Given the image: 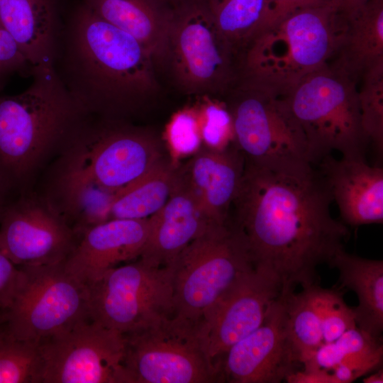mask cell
Instances as JSON below:
<instances>
[{"mask_svg": "<svg viewBox=\"0 0 383 383\" xmlns=\"http://www.w3.org/2000/svg\"><path fill=\"white\" fill-rule=\"evenodd\" d=\"M330 191L311 165L287 168L245 163L233 203V225L255 268L272 274L282 291L316 284V268L328 263L349 237L331 213Z\"/></svg>", "mask_w": 383, "mask_h": 383, "instance_id": "6da1fadb", "label": "cell"}, {"mask_svg": "<svg viewBox=\"0 0 383 383\" xmlns=\"http://www.w3.org/2000/svg\"><path fill=\"white\" fill-rule=\"evenodd\" d=\"M65 61L62 81L90 116L122 120L157 88L148 50L86 5L72 21Z\"/></svg>", "mask_w": 383, "mask_h": 383, "instance_id": "7a4b0ae2", "label": "cell"}, {"mask_svg": "<svg viewBox=\"0 0 383 383\" xmlns=\"http://www.w3.org/2000/svg\"><path fill=\"white\" fill-rule=\"evenodd\" d=\"M31 72L25 91L0 96V181L15 196L32 191L37 174L88 115L54 68Z\"/></svg>", "mask_w": 383, "mask_h": 383, "instance_id": "3957f363", "label": "cell"}, {"mask_svg": "<svg viewBox=\"0 0 383 383\" xmlns=\"http://www.w3.org/2000/svg\"><path fill=\"white\" fill-rule=\"evenodd\" d=\"M345 14L322 1L298 9L257 33L241 57V77L285 94L329 63L346 28Z\"/></svg>", "mask_w": 383, "mask_h": 383, "instance_id": "277c9868", "label": "cell"}, {"mask_svg": "<svg viewBox=\"0 0 383 383\" xmlns=\"http://www.w3.org/2000/svg\"><path fill=\"white\" fill-rule=\"evenodd\" d=\"M283 95L304 133L312 165L333 150L365 158L369 142L361 125L355 79L329 62Z\"/></svg>", "mask_w": 383, "mask_h": 383, "instance_id": "5b68a950", "label": "cell"}, {"mask_svg": "<svg viewBox=\"0 0 383 383\" xmlns=\"http://www.w3.org/2000/svg\"><path fill=\"white\" fill-rule=\"evenodd\" d=\"M166 157L160 140L150 131L87 115L55 161L116 194Z\"/></svg>", "mask_w": 383, "mask_h": 383, "instance_id": "8992f818", "label": "cell"}, {"mask_svg": "<svg viewBox=\"0 0 383 383\" xmlns=\"http://www.w3.org/2000/svg\"><path fill=\"white\" fill-rule=\"evenodd\" d=\"M233 88L227 106L235 145L245 164L271 168L311 165L304 133L283 94L243 78Z\"/></svg>", "mask_w": 383, "mask_h": 383, "instance_id": "52a82bcc", "label": "cell"}, {"mask_svg": "<svg viewBox=\"0 0 383 383\" xmlns=\"http://www.w3.org/2000/svg\"><path fill=\"white\" fill-rule=\"evenodd\" d=\"M170 267L173 314L196 323L244 273L254 267L242 233L229 221L209 226Z\"/></svg>", "mask_w": 383, "mask_h": 383, "instance_id": "ba28073f", "label": "cell"}, {"mask_svg": "<svg viewBox=\"0 0 383 383\" xmlns=\"http://www.w3.org/2000/svg\"><path fill=\"white\" fill-rule=\"evenodd\" d=\"M21 269L20 284L3 316L9 336L40 344L89 318L87 285L64 262Z\"/></svg>", "mask_w": 383, "mask_h": 383, "instance_id": "9c48e42d", "label": "cell"}, {"mask_svg": "<svg viewBox=\"0 0 383 383\" xmlns=\"http://www.w3.org/2000/svg\"><path fill=\"white\" fill-rule=\"evenodd\" d=\"M124 335L131 383L219 382L196 323L172 314Z\"/></svg>", "mask_w": 383, "mask_h": 383, "instance_id": "30bf717a", "label": "cell"}, {"mask_svg": "<svg viewBox=\"0 0 383 383\" xmlns=\"http://www.w3.org/2000/svg\"><path fill=\"white\" fill-rule=\"evenodd\" d=\"M240 54L218 28L204 1L171 12L166 56L177 84L187 94L223 93L236 79Z\"/></svg>", "mask_w": 383, "mask_h": 383, "instance_id": "8fae6325", "label": "cell"}, {"mask_svg": "<svg viewBox=\"0 0 383 383\" xmlns=\"http://www.w3.org/2000/svg\"><path fill=\"white\" fill-rule=\"evenodd\" d=\"M89 318L123 334L174 313L172 270L142 260L106 271L87 285Z\"/></svg>", "mask_w": 383, "mask_h": 383, "instance_id": "7c38bea8", "label": "cell"}, {"mask_svg": "<svg viewBox=\"0 0 383 383\" xmlns=\"http://www.w3.org/2000/svg\"><path fill=\"white\" fill-rule=\"evenodd\" d=\"M39 345L42 383H131L125 335L89 318Z\"/></svg>", "mask_w": 383, "mask_h": 383, "instance_id": "4fadbf2b", "label": "cell"}, {"mask_svg": "<svg viewBox=\"0 0 383 383\" xmlns=\"http://www.w3.org/2000/svg\"><path fill=\"white\" fill-rule=\"evenodd\" d=\"M78 237L33 191L14 197L0 216V248L18 267L62 263Z\"/></svg>", "mask_w": 383, "mask_h": 383, "instance_id": "5bb4252c", "label": "cell"}, {"mask_svg": "<svg viewBox=\"0 0 383 383\" xmlns=\"http://www.w3.org/2000/svg\"><path fill=\"white\" fill-rule=\"evenodd\" d=\"M282 291L270 272L252 268L203 315L198 328L206 352L218 370L222 356L256 330Z\"/></svg>", "mask_w": 383, "mask_h": 383, "instance_id": "9a60e30c", "label": "cell"}, {"mask_svg": "<svg viewBox=\"0 0 383 383\" xmlns=\"http://www.w3.org/2000/svg\"><path fill=\"white\" fill-rule=\"evenodd\" d=\"M302 365L288 335L282 292L263 323L234 344L218 363L219 382L279 383Z\"/></svg>", "mask_w": 383, "mask_h": 383, "instance_id": "2e32d148", "label": "cell"}, {"mask_svg": "<svg viewBox=\"0 0 383 383\" xmlns=\"http://www.w3.org/2000/svg\"><path fill=\"white\" fill-rule=\"evenodd\" d=\"M150 217L113 218L87 229L64 262L65 269L88 285L122 262L140 257Z\"/></svg>", "mask_w": 383, "mask_h": 383, "instance_id": "e0dca14e", "label": "cell"}, {"mask_svg": "<svg viewBox=\"0 0 383 383\" xmlns=\"http://www.w3.org/2000/svg\"><path fill=\"white\" fill-rule=\"evenodd\" d=\"M323 177L345 225L355 227L383 222V169L365 158L331 155L318 163Z\"/></svg>", "mask_w": 383, "mask_h": 383, "instance_id": "ac0fdd59", "label": "cell"}, {"mask_svg": "<svg viewBox=\"0 0 383 383\" xmlns=\"http://www.w3.org/2000/svg\"><path fill=\"white\" fill-rule=\"evenodd\" d=\"M213 223H216L204 213L179 167L177 182L169 199L150 216L149 235L139 257L154 266H170L187 245Z\"/></svg>", "mask_w": 383, "mask_h": 383, "instance_id": "d6986e66", "label": "cell"}, {"mask_svg": "<svg viewBox=\"0 0 383 383\" xmlns=\"http://www.w3.org/2000/svg\"><path fill=\"white\" fill-rule=\"evenodd\" d=\"M244 169V157L235 146L201 148L179 167L182 177L204 213L218 224L228 222Z\"/></svg>", "mask_w": 383, "mask_h": 383, "instance_id": "ffe728a7", "label": "cell"}, {"mask_svg": "<svg viewBox=\"0 0 383 383\" xmlns=\"http://www.w3.org/2000/svg\"><path fill=\"white\" fill-rule=\"evenodd\" d=\"M40 194L79 238L89 228L109 220L116 193L54 161Z\"/></svg>", "mask_w": 383, "mask_h": 383, "instance_id": "44dd1931", "label": "cell"}, {"mask_svg": "<svg viewBox=\"0 0 383 383\" xmlns=\"http://www.w3.org/2000/svg\"><path fill=\"white\" fill-rule=\"evenodd\" d=\"M0 22L16 42L31 72L54 68L57 24L51 0H0Z\"/></svg>", "mask_w": 383, "mask_h": 383, "instance_id": "7402d4cb", "label": "cell"}, {"mask_svg": "<svg viewBox=\"0 0 383 383\" xmlns=\"http://www.w3.org/2000/svg\"><path fill=\"white\" fill-rule=\"evenodd\" d=\"M345 16V33L330 63L359 83L366 71L383 64V0H367Z\"/></svg>", "mask_w": 383, "mask_h": 383, "instance_id": "603a6c76", "label": "cell"}, {"mask_svg": "<svg viewBox=\"0 0 383 383\" xmlns=\"http://www.w3.org/2000/svg\"><path fill=\"white\" fill-rule=\"evenodd\" d=\"M86 6L136 39L154 60L166 57L171 12L157 0H87Z\"/></svg>", "mask_w": 383, "mask_h": 383, "instance_id": "cb8c5ba5", "label": "cell"}, {"mask_svg": "<svg viewBox=\"0 0 383 383\" xmlns=\"http://www.w3.org/2000/svg\"><path fill=\"white\" fill-rule=\"evenodd\" d=\"M339 274L342 287L353 291L356 325L377 338L383 331V261L361 257L339 249L328 262Z\"/></svg>", "mask_w": 383, "mask_h": 383, "instance_id": "d4e9b609", "label": "cell"}, {"mask_svg": "<svg viewBox=\"0 0 383 383\" xmlns=\"http://www.w3.org/2000/svg\"><path fill=\"white\" fill-rule=\"evenodd\" d=\"M179 167L166 157L115 195L109 220L142 219L159 211L169 199L178 179Z\"/></svg>", "mask_w": 383, "mask_h": 383, "instance_id": "484cf974", "label": "cell"}, {"mask_svg": "<svg viewBox=\"0 0 383 383\" xmlns=\"http://www.w3.org/2000/svg\"><path fill=\"white\" fill-rule=\"evenodd\" d=\"M317 284L282 292L288 335L299 360L303 363L323 343Z\"/></svg>", "mask_w": 383, "mask_h": 383, "instance_id": "4316f807", "label": "cell"}, {"mask_svg": "<svg viewBox=\"0 0 383 383\" xmlns=\"http://www.w3.org/2000/svg\"><path fill=\"white\" fill-rule=\"evenodd\" d=\"M218 28L240 54L257 31L265 0H204Z\"/></svg>", "mask_w": 383, "mask_h": 383, "instance_id": "83f0119b", "label": "cell"}, {"mask_svg": "<svg viewBox=\"0 0 383 383\" xmlns=\"http://www.w3.org/2000/svg\"><path fill=\"white\" fill-rule=\"evenodd\" d=\"M382 352V338L374 337L356 326L335 340L323 343L303 363V369L331 372L343 362Z\"/></svg>", "mask_w": 383, "mask_h": 383, "instance_id": "f1b7e54d", "label": "cell"}, {"mask_svg": "<svg viewBox=\"0 0 383 383\" xmlns=\"http://www.w3.org/2000/svg\"><path fill=\"white\" fill-rule=\"evenodd\" d=\"M40 345L0 335V383H42Z\"/></svg>", "mask_w": 383, "mask_h": 383, "instance_id": "f546056e", "label": "cell"}, {"mask_svg": "<svg viewBox=\"0 0 383 383\" xmlns=\"http://www.w3.org/2000/svg\"><path fill=\"white\" fill-rule=\"evenodd\" d=\"M358 86L361 125L369 143L383 152V64L366 71Z\"/></svg>", "mask_w": 383, "mask_h": 383, "instance_id": "4dcf8cb0", "label": "cell"}, {"mask_svg": "<svg viewBox=\"0 0 383 383\" xmlns=\"http://www.w3.org/2000/svg\"><path fill=\"white\" fill-rule=\"evenodd\" d=\"M318 300L323 343L357 326L353 308L346 304L338 291L319 287Z\"/></svg>", "mask_w": 383, "mask_h": 383, "instance_id": "1f68e13d", "label": "cell"}, {"mask_svg": "<svg viewBox=\"0 0 383 383\" xmlns=\"http://www.w3.org/2000/svg\"><path fill=\"white\" fill-rule=\"evenodd\" d=\"M28 67L29 64L16 42L0 22V89L10 74Z\"/></svg>", "mask_w": 383, "mask_h": 383, "instance_id": "d6a6232c", "label": "cell"}, {"mask_svg": "<svg viewBox=\"0 0 383 383\" xmlns=\"http://www.w3.org/2000/svg\"><path fill=\"white\" fill-rule=\"evenodd\" d=\"M382 361L383 352L343 362L331 373L335 383H350L382 367Z\"/></svg>", "mask_w": 383, "mask_h": 383, "instance_id": "836d02e7", "label": "cell"}, {"mask_svg": "<svg viewBox=\"0 0 383 383\" xmlns=\"http://www.w3.org/2000/svg\"><path fill=\"white\" fill-rule=\"evenodd\" d=\"M22 277V270L0 248V318L11 304Z\"/></svg>", "mask_w": 383, "mask_h": 383, "instance_id": "e575fe53", "label": "cell"}, {"mask_svg": "<svg viewBox=\"0 0 383 383\" xmlns=\"http://www.w3.org/2000/svg\"><path fill=\"white\" fill-rule=\"evenodd\" d=\"M322 1L324 0H265L262 20L256 33L275 24L298 9Z\"/></svg>", "mask_w": 383, "mask_h": 383, "instance_id": "d590c367", "label": "cell"}, {"mask_svg": "<svg viewBox=\"0 0 383 383\" xmlns=\"http://www.w3.org/2000/svg\"><path fill=\"white\" fill-rule=\"evenodd\" d=\"M285 381L288 383H335L331 372L304 369L289 374Z\"/></svg>", "mask_w": 383, "mask_h": 383, "instance_id": "8d00e7d4", "label": "cell"}, {"mask_svg": "<svg viewBox=\"0 0 383 383\" xmlns=\"http://www.w3.org/2000/svg\"><path fill=\"white\" fill-rule=\"evenodd\" d=\"M335 6L348 15L364 4L367 0H324Z\"/></svg>", "mask_w": 383, "mask_h": 383, "instance_id": "74e56055", "label": "cell"}, {"mask_svg": "<svg viewBox=\"0 0 383 383\" xmlns=\"http://www.w3.org/2000/svg\"><path fill=\"white\" fill-rule=\"evenodd\" d=\"M16 196L0 181V216L6 206Z\"/></svg>", "mask_w": 383, "mask_h": 383, "instance_id": "f35d334b", "label": "cell"}, {"mask_svg": "<svg viewBox=\"0 0 383 383\" xmlns=\"http://www.w3.org/2000/svg\"><path fill=\"white\" fill-rule=\"evenodd\" d=\"M364 383H382L383 382V370L382 367L374 370V373L363 378Z\"/></svg>", "mask_w": 383, "mask_h": 383, "instance_id": "ab89813d", "label": "cell"}, {"mask_svg": "<svg viewBox=\"0 0 383 383\" xmlns=\"http://www.w3.org/2000/svg\"><path fill=\"white\" fill-rule=\"evenodd\" d=\"M4 325H3V320L0 318V335L4 332Z\"/></svg>", "mask_w": 383, "mask_h": 383, "instance_id": "60d3db41", "label": "cell"}]
</instances>
